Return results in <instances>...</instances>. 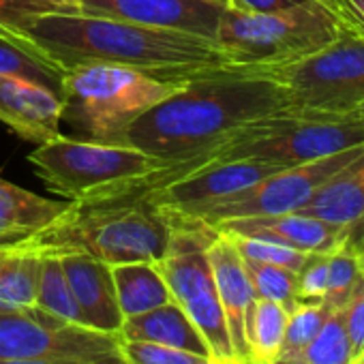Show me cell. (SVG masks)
<instances>
[{
	"mask_svg": "<svg viewBox=\"0 0 364 364\" xmlns=\"http://www.w3.org/2000/svg\"><path fill=\"white\" fill-rule=\"evenodd\" d=\"M69 71L88 63L131 67L159 80L185 82L238 67L208 37L150 28L84 14H46L3 28Z\"/></svg>",
	"mask_w": 364,
	"mask_h": 364,
	"instance_id": "cell-1",
	"label": "cell"
},
{
	"mask_svg": "<svg viewBox=\"0 0 364 364\" xmlns=\"http://www.w3.org/2000/svg\"><path fill=\"white\" fill-rule=\"evenodd\" d=\"M285 109L281 86L264 71L228 69L185 82L141 114L120 144L176 163L208 152L240 127Z\"/></svg>",
	"mask_w": 364,
	"mask_h": 364,
	"instance_id": "cell-2",
	"label": "cell"
},
{
	"mask_svg": "<svg viewBox=\"0 0 364 364\" xmlns=\"http://www.w3.org/2000/svg\"><path fill=\"white\" fill-rule=\"evenodd\" d=\"M154 176L127 191L73 202L71 210L41 234L24 240L37 251L88 253L107 266L159 262L171 238V217L156 206L148 189Z\"/></svg>",
	"mask_w": 364,
	"mask_h": 364,
	"instance_id": "cell-3",
	"label": "cell"
},
{
	"mask_svg": "<svg viewBox=\"0 0 364 364\" xmlns=\"http://www.w3.org/2000/svg\"><path fill=\"white\" fill-rule=\"evenodd\" d=\"M364 144V127L355 114L321 116L279 112L234 131L219 146L198 156L176 161L178 173L217 161H262L294 167Z\"/></svg>",
	"mask_w": 364,
	"mask_h": 364,
	"instance_id": "cell-4",
	"label": "cell"
},
{
	"mask_svg": "<svg viewBox=\"0 0 364 364\" xmlns=\"http://www.w3.org/2000/svg\"><path fill=\"white\" fill-rule=\"evenodd\" d=\"M185 82L159 80L109 63L80 65L63 75V118L95 141L120 144L124 131L141 114L171 97Z\"/></svg>",
	"mask_w": 364,
	"mask_h": 364,
	"instance_id": "cell-5",
	"label": "cell"
},
{
	"mask_svg": "<svg viewBox=\"0 0 364 364\" xmlns=\"http://www.w3.org/2000/svg\"><path fill=\"white\" fill-rule=\"evenodd\" d=\"M28 161L46 185L69 202L99 200L127 191L171 165L127 144L63 135L37 144Z\"/></svg>",
	"mask_w": 364,
	"mask_h": 364,
	"instance_id": "cell-6",
	"label": "cell"
},
{
	"mask_svg": "<svg viewBox=\"0 0 364 364\" xmlns=\"http://www.w3.org/2000/svg\"><path fill=\"white\" fill-rule=\"evenodd\" d=\"M343 33L323 3L274 14H251L225 7L217 43L242 69H272L302 58Z\"/></svg>",
	"mask_w": 364,
	"mask_h": 364,
	"instance_id": "cell-7",
	"label": "cell"
},
{
	"mask_svg": "<svg viewBox=\"0 0 364 364\" xmlns=\"http://www.w3.org/2000/svg\"><path fill=\"white\" fill-rule=\"evenodd\" d=\"M171 238L163 259L156 262L171 300L189 315L206 338L217 364H238L219 300L208 247L219 236L217 228L169 213Z\"/></svg>",
	"mask_w": 364,
	"mask_h": 364,
	"instance_id": "cell-8",
	"label": "cell"
},
{
	"mask_svg": "<svg viewBox=\"0 0 364 364\" xmlns=\"http://www.w3.org/2000/svg\"><path fill=\"white\" fill-rule=\"evenodd\" d=\"M287 101V112L345 116L364 103V37L341 33L328 46L264 69Z\"/></svg>",
	"mask_w": 364,
	"mask_h": 364,
	"instance_id": "cell-9",
	"label": "cell"
},
{
	"mask_svg": "<svg viewBox=\"0 0 364 364\" xmlns=\"http://www.w3.org/2000/svg\"><path fill=\"white\" fill-rule=\"evenodd\" d=\"M33 358L80 364H127L120 334L69 323L39 306L0 311V360Z\"/></svg>",
	"mask_w": 364,
	"mask_h": 364,
	"instance_id": "cell-10",
	"label": "cell"
},
{
	"mask_svg": "<svg viewBox=\"0 0 364 364\" xmlns=\"http://www.w3.org/2000/svg\"><path fill=\"white\" fill-rule=\"evenodd\" d=\"M362 146H355V148H349V150H343V152H336V154H330L326 159H317L311 163L279 169L270 173L268 178L259 180L257 185L236 196H230L225 200H219L189 219H200L215 228L232 219L274 217V215L298 213L309 204V200L315 196V191L323 182L336 169H341Z\"/></svg>",
	"mask_w": 364,
	"mask_h": 364,
	"instance_id": "cell-11",
	"label": "cell"
},
{
	"mask_svg": "<svg viewBox=\"0 0 364 364\" xmlns=\"http://www.w3.org/2000/svg\"><path fill=\"white\" fill-rule=\"evenodd\" d=\"M285 169L262 161H217L180 173L159 187H150V200L167 213L180 217H196L206 206L236 196L270 173Z\"/></svg>",
	"mask_w": 364,
	"mask_h": 364,
	"instance_id": "cell-12",
	"label": "cell"
},
{
	"mask_svg": "<svg viewBox=\"0 0 364 364\" xmlns=\"http://www.w3.org/2000/svg\"><path fill=\"white\" fill-rule=\"evenodd\" d=\"M225 3L219 0H80V14L178 31L217 41Z\"/></svg>",
	"mask_w": 364,
	"mask_h": 364,
	"instance_id": "cell-13",
	"label": "cell"
},
{
	"mask_svg": "<svg viewBox=\"0 0 364 364\" xmlns=\"http://www.w3.org/2000/svg\"><path fill=\"white\" fill-rule=\"evenodd\" d=\"M208 259L213 266L219 300L228 319L230 338L234 345L236 362L251 364L249 351V323L255 306V291L245 268V259L228 234H221L208 247Z\"/></svg>",
	"mask_w": 364,
	"mask_h": 364,
	"instance_id": "cell-14",
	"label": "cell"
},
{
	"mask_svg": "<svg viewBox=\"0 0 364 364\" xmlns=\"http://www.w3.org/2000/svg\"><path fill=\"white\" fill-rule=\"evenodd\" d=\"M217 232L249 236L270 240L302 253H334L341 247L349 245V232L345 228L326 223L315 217H306L302 213H287L274 217H249V219H232L215 225Z\"/></svg>",
	"mask_w": 364,
	"mask_h": 364,
	"instance_id": "cell-15",
	"label": "cell"
},
{
	"mask_svg": "<svg viewBox=\"0 0 364 364\" xmlns=\"http://www.w3.org/2000/svg\"><path fill=\"white\" fill-rule=\"evenodd\" d=\"M63 109V99L54 90L28 80L0 75V122L22 139L43 144L58 137Z\"/></svg>",
	"mask_w": 364,
	"mask_h": 364,
	"instance_id": "cell-16",
	"label": "cell"
},
{
	"mask_svg": "<svg viewBox=\"0 0 364 364\" xmlns=\"http://www.w3.org/2000/svg\"><path fill=\"white\" fill-rule=\"evenodd\" d=\"M60 262L84 326L120 334L124 315L118 306L112 266L88 253H60Z\"/></svg>",
	"mask_w": 364,
	"mask_h": 364,
	"instance_id": "cell-17",
	"label": "cell"
},
{
	"mask_svg": "<svg viewBox=\"0 0 364 364\" xmlns=\"http://www.w3.org/2000/svg\"><path fill=\"white\" fill-rule=\"evenodd\" d=\"M298 213L345 228L349 247L355 245L364 232V146L323 182Z\"/></svg>",
	"mask_w": 364,
	"mask_h": 364,
	"instance_id": "cell-18",
	"label": "cell"
},
{
	"mask_svg": "<svg viewBox=\"0 0 364 364\" xmlns=\"http://www.w3.org/2000/svg\"><path fill=\"white\" fill-rule=\"evenodd\" d=\"M73 202L50 200L0 178V245H20L71 210Z\"/></svg>",
	"mask_w": 364,
	"mask_h": 364,
	"instance_id": "cell-19",
	"label": "cell"
},
{
	"mask_svg": "<svg viewBox=\"0 0 364 364\" xmlns=\"http://www.w3.org/2000/svg\"><path fill=\"white\" fill-rule=\"evenodd\" d=\"M120 336L124 341H146L156 343L173 349H182L196 353L200 358H210V347L202 336L200 328L189 319V315L182 311L173 300L156 306L148 313L127 317L120 328Z\"/></svg>",
	"mask_w": 364,
	"mask_h": 364,
	"instance_id": "cell-20",
	"label": "cell"
},
{
	"mask_svg": "<svg viewBox=\"0 0 364 364\" xmlns=\"http://www.w3.org/2000/svg\"><path fill=\"white\" fill-rule=\"evenodd\" d=\"M118 306L127 317L148 313L156 306L171 302L167 283L156 268V262H133L112 266Z\"/></svg>",
	"mask_w": 364,
	"mask_h": 364,
	"instance_id": "cell-21",
	"label": "cell"
},
{
	"mask_svg": "<svg viewBox=\"0 0 364 364\" xmlns=\"http://www.w3.org/2000/svg\"><path fill=\"white\" fill-rule=\"evenodd\" d=\"M43 253L26 242L0 255V311L35 306Z\"/></svg>",
	"mask_w": 364,
	"mask_h": 364,
	"instance_id": "cell-22",
	"label": "cell"
},
{
	"mask_svg": "<svg viewBox=\"0 0 364 364\" xmlns=\"http://www.w3.org/2000/svg\"><path fill=\"white\" fill-rule=\"evenodd\" d=\"M287 311L272 300H255L249 323L251 364H270L279 358L287 326Z\"/></svg>",
	"mask_w": 364,
	"mask_h": 364,
	"instance_id": "cell-23",
	"label": "cell"
},
{
	"mask_svg": "<svg viewBox=\"0 0 364 364\" xmlns=\"http://www.w3.org/2000/svg\"><path fill=\"white\" fill-rule=\"evenodd\" d=\"M41 277H39V291H37V302L35 306L69 321L84 326L82 313L77 309V302L71 294L67 274L63 270V262L58 253L41 251ZM86 328V326H84Z\"/></svg>",
	"mask_w": 364,
	"mask_h": 364,
	"instance_id": "cell-24",
	"label": "cell"
},
{
	"mask_svg": "<svg viewBox=\"0 0 364 364\" xmlns=\"http://www.w3.org/2000/svg\"><path fill=\"white\" fill-rule=\"evenodd\" d=\"M245 268L249 272L255 298L272 300V302L281 304L287 313H291L300 304L296 272H291L287 268H281V266L253 262V259H245Z\"/></svg>",
	"mask_w": 364,
	"mask_h": 364,
	"instance_id": "cell-25",
	"label": "cell"
},
{
	"mask_svg": "<svg viewBox=\"0 0 364 364\" xmlns=\"http://www.w3.org/2000/svg\"><path fill=\"white\" fill-rule=\"evenodd\" d=\"M362 283L360 255L353 247L345 245L328 257V285L323 294V306L328 311H343L358 285Z\"/></svg>",
	"mask_w": 364,
	"mask_h": 364,
	"instance_id": "cell-26",
	"label": "cell"
},
{
	"mask_svg": "<svg viewBox=\"0 0 364 364\" xmlns=\"http://www.w3.org/2000/svg\"><path fill=\"white\" fill-rule=\"evenodd\" d=\"M302 358L311 364H351L355 360L345 330L343 311H328L323 326L309 343Z\"/></svg>",
	"mask_w": 364,
	"mask_h": 364,
	"instance_id": "cell-27",
	"label": "cell"
},
{
	"mask_svg": "<svg viewBox=\"0 0 364 364\" xmlns=\"http://www.w3.org/2000/svg\"><path fill=\"white\" fill-rule=\"evenodd\" d=\"M328 315V309L323 302H300L289 315L283 336V347L279 358H298L304 353L309 343L315 338L319 328L323 326V319Z\"/></svg>",
	"mask_w": 364,
	"mask_h": 364,
	"instance_id": "cell-28",
	"label": "cell"
},
{
	"mask_svg": "<svg viewBox=\"0 0 364 364\" xmlns=\"http://www.w3.org/2000/svg\"><path fill=\"white\" fill-rule=\"evenodd\" d=\"M228 236L234 240L236 249L240 251V255L245 259L281 266V268H287L291 272H298L304 266L306 257L311 255V253H302V251H296V249H289V247H283V245H277L270 240H262V238L234 236V234H228Z\"/></svg>",
	"mask_w": 364,
	"mask_h": 364,
	"instance_id": "cell-29",
	"label": "cell"
},
{
	"mask_svg": "<svg viewBox=\"0 0 364 364\" xmlns=\"http://www.w3.org/2000/svg\"><path fill=\"white\" fill-rule=\"evenodd\" d=\"M122 355L127 364H200L204 360H210L156 343L124 341V338H122Z\"/></svg>",
	"mask_w": 364,
	"mask_h": 364,
	"instance_id": "cell-30",
	"label": "cell"
},
{
	"mask_svg": "<svg viewBox=\"0 0 364 364\" xmlns=\"http://www.w3.org/2000/svg\"><path fill=\"white\" fill-rule=\"evenodd\" d=\"M328 257L326 253H311L304 266L296 272L298 277V300L321 302L328 285Z\"/></svg>",
	"mask_w": 364,
	"mask_h": 364,
	"instance_id": "cell-31",
	"label": "cell"
},
{
	"mask_svg": "<svg viewBox=\"0 0 364 364\" xmlns=\"http://www.w3.org/2000/svg\"><path fill=\"white\" fill-rule=\"evenodd\" d=\"M46 14H71L50 0H0V28L20 26Z\"/></svg>",
	"mask_w": 364,
	"mask_h": 364,
	"instance_id": "cell-32",
	"label": "cell"
},
{
	"mask_svg": "<svg viewBox=\"0 0 364 364\" xmlns=\"http://www.w3.org/2000/svg\"><path fill=\"white\" fill-rule=\"evenodd\" d=\"M343 321H345V330L351 343L353 358H358L364 351V281L358 285V289L345 304Z\"/></svg>",
	"mask_w": 364,
	"mask_h": 364,
	"instance_id": "cell-33",
	"label": "cell"
},
{
	"mask_svg": "<svg viewBox=\"0 0 364 364\" xmlns=\"http://www.w3.org/2000/svg\"><path fill=\"white\" fill-rule=\"evenodd\" d=\"M343 33L364 37V0H321Z\"/></svg>",
	"mask_w": 364,
	"mask_h": 364,
	"instance_id": "cell-34",
	"label": "cell"
},
{
	"mask_svg": "<svg viewBox=\"0 0 364 364\" xmlns=\"http://www.w3.org/2000/svg\"><path fill=\"white\" fill-rule=\"evenodd\" d=\"M311 3H317V0H228V7L251 11V14H274V11H285Z\"/></svg>",
	"mask_w": 364,
	"mask_h": 364,
	"instance_id": "cell-35",
	"label": "cell"
},
{
	"mask_svg": "<svg viewBox=\"0 0 364 364\" xmlns=\"http://www.w3.org/2000/svg\"><path fill=\"white\" fill-rule=\"evenodd\" d=\"M0 364H80V362L52 360V358H33V360H0Z\"/></svg>",
	"mask_w": 364,
	"mask_h": 364,
	"instance_id": "cell-36",
	"label": "cell"
},
{
	"mask_svg": "<svg viewBox=\"0 0 364 364\" xmlns=\"http://www.w3.org/2000/svg\"><path fill=\"white\" fill-rule=\"evenodd\" d=\"M50 3L60 5V7H65L71 14H80V0H50Z\"/></svg>",
	"mask_w": 364,
	"mask_h": 364,
	"instance_id": "cell-37",
	"label": "cell"
},
{
	"mask_svg": "<svg viewBox=\"0 0 364 364\" xmlns=\"http://www.w3.org/2000/svg\"><path fill=\"white\" fill-rule=\"evenodd\" d=\"M270 364H311L306 358H302V355H298V358H277V360H272Z\"/></svg>",
	"mask_w": 364,
	"mask_h": 364,
	"instance_id": "cell-38",
	"label": "cell"
},
{
	"mask_svg": "<svg viewBox=\"0 0 364 364\" xmlns=\"http://www.w3.org/2000/svg\"><path fill=\"white\" fill-rule=\"evenodd\" d=\"M353 249L358 251V255H360V257H364V232H362V236H360V238L355 240Z\"/></svg>",
	"mask_w": 364,
	"mask_h": 364,
	"instance_id": "cell-39",
	"label": "cell"
},
{
	"mask_svg": "<svg viewBox=\"0 0 364 364\" xmlns=\"http://www.w3.org/2000/svg\"><path fill=\"white\" fill-rule=\"evenodd\" d=\"M355 116H358V120L362 122V127H364V103L355 109Z\"/></svg>",
	"mask_w": 364,
	"mask_h": 364,
	"instance_id": "cell-40",
	"label": "cell"
},
{
	"mask_svg": "<svg viewBox=\"0 0 364 364\" xmlns=\"http://www.w3.org/2000/svg\"><path fill=\"white\" fill-rule=\"evenodd\" d=\"M20 245H22V242H20ZM14 247H18V245H14ZM9 249H11V247H7V245H0V255H3V253H7Z\"/></svg>",
	"mask_w": 364,
	"mask_h": 364,
	"instance_id": "cell-41",
	"label": "cell"
},
{
	"mask_svg": "<svg viewBox=\"0 0 364 364\" xmlns=\"http://www.w3.org/2000/svg\"><path fill=\"white\" fill-rule=\"evenodd\" d=\"M360 270H362V281H364V257H360Z\"/></svg>",
	"mask_w": 364,
	"mask_h": 364,
	"instance_id": "cell-42",
	"label": "cell"
},
{
	"mask_svg": "<svg viewBox=\"0 0 364 364\" xmlns=\"http://www.w3.org/2000/svg\"><path fill=\"white\" fill-rule=\"evenodd\" d=\"M355 360H358V364H364V351H362V353H360V355H358Z\"/></svg>",
	"mask_w": 364,
	"mask_h": 364,
	"instance_id": "cell-43",
	"label": "cell"
},
{
	"mask_svg": "<svg viewBox=\"0 0 364 364\" xmlns=\"http://www.w3.org/2000/svg\"><path fill=\"white\" fill-rule=\"evenodd\" d=\"M200 364H217L215 360H204V362H200Z\"/></svg>",
	"mask_w": 364,
	"mask_h": 364,
	"instance_id": "cell-44",
	"label": "cell"
},
{
	"mask_svg": "<svg viewBox=\"0 0 364 364\" xmlns=\"http://www.w3.org/2000/svg\"><path fill=\"white\" fill-rule=\"evenodd\" d=\"M219 3H225V5H228V0H219Z\"/></svg>",
	"mask_w": 364,
	"mask_h": 364,
	"instance_id": "cell-45",
	"label": "cell"
},
{
	"mask_svg": "<svg viewBox=\"0 0 364 364\" xmlns=\"http://www.w3.org/2000/svg\"><path fill=\"white\" fill-rule=\"evenodd\" d=\"M351 364H358V360H353V362H351Z\"/></svg>",
	"mask_w": 364,
	"mask_h": 364,
	"instance_id": "cell-46",
	"label": "cell"
}]
</instances>
